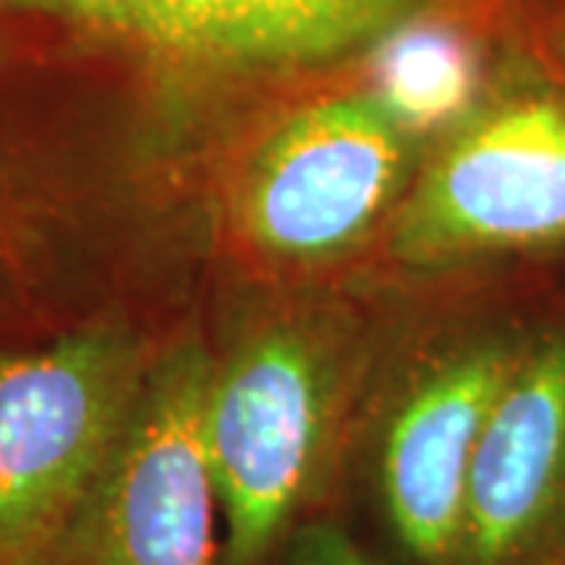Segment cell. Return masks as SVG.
I'll return each mask as SVG.
<instances>
[{
	"label": "cell",
	"instance_id": "1",
	"mask_svg": "<svg viewBox=\"0 0 565 565\" xmlns=\"http://www.w3.org/2000/svg\"><path fill=\"white\" fill-rule=\"evenodd\" d=\"M333 424L337 362L311 323H264L211 364L202 437L221 509V565H270L315 519Z\"/></svg>",
	"mask_w": 565,
	"mask_h": 565
},
{
	"label": "cell",
	"instance_id": "2",
	"mask_svg": "<svg viewBox=\"0 0 565 565\" xmlns=\"http://www.w3.org/2000/svg\"><path fill=\"white\" fill-rule=\"evenodd\" d=\"M145 364L120 323L0 352V565L44 563L102 471Z\"/></svg>",
	"mask_w": 565,
	"mask_h": 565
},
{
	"label": "cell",
	"instance_id": "3",
	"mask_svg": "<svg viewBox=\"0 0 565 565\" xmlns=\"http://www.w3.org/2000/svg\"><path fill=\"white\" fill-rule=\"evenodd\" d=\"M211 362L199 343L145 364L102 471L41 565H221V509L204 452Z\"/></svg>",
	"mask_w": 565,
	"mask_h": 565
},
{
	"label": "cell",
	"instance_id": "4",
	"mask_svg": "<svg viewBox=\"0 0 565 565\" xmlns=\"http://www.w3.org/2000/svg\"><path fill=\"white\" fill-rule=\"evenodd\" d=\"M565 243V88L519 85L468 114L393 217L390 252L449 264Z\"/></svg>",
	"mask_w": 565,
	"mask_h": 565
},
{
	"label": "cell",
	"instance_id": "5",
	"mask_svg": "<svg viewBox=\"0 0 565 565\" xmlns=\"http://www.w3.org/2000/svg\"><path fill=\"white\" fill-rule=\"evenodd\" d=\"M408 161L412 132L374 95L308 104L245 161L236 223L274 258L337 255L393 207Z\"/></svg>",
	"mask_w": 565,
	"mask_h": 565
},
{
	"label": "cell",
	"instance_id": "6",
	"mask_svg": "<svg viewBox=\"0 0 565 565\" xmlns=\"http://www.w3.org/2000/svg\"><path fill=\"white\" fill-rule=\"evenodd\" d=\"M452 565H565V337L519 349L465 484Z\"/></svg>",
	"mask_w": 565,
	"mask_h": 565
},
{
	"label": "cell",
	"instance_id": "7",
	"mask_svg": "<svg viewBox=\"0 0 565 565\" xmlns=\"http://www.w3.org/2000/svg\"><path fill=\"white\" fill-rule=\"evenodd\" d=\"M515 355L509 343L465 345L427 367L384 422L374 490L408 563L452 565L471 456Z\"/></svg>",
	"mask_w": 565,
	"mask_h": 565
},
{
	"label": "cell",
	"instance_id": "8",
	"mask_svg": "<svg viewBox=\"0 0 565 565\" xmlns=\"http://www.w3.org/2000/svg\"><path fill=\"white\" fill-rule=\"evenodd\" d=\"M102 25L173 57L280 66L390 32L415 0H17Z\"/></svg>",
	"mask_w": 565,
	"mask_h": 565
},
{
	"label": "cell",
	"instance_id": "9",
	"mask_svg": "<svg viewBox=\"0 0 565 565\" xmlns=\"http://www.w3.org/2000/svg\"><path fill=\"white\" fill-rule=\"evenodd\" d=\"M475 44L449 25H393L374 63V98L408 132L465 114L478 88Z\"/></svg>",
	"mask_w": 565,
	"mask_h": 565
},
{
	"label": "cell",
	"instance_id": "10",
	"mask_svg": "<svg viewBox=\"0 0 565 565\" xmlns=\"http://www.w3.org/2000/svg\"><path fill=\"white\" fill-rule=\"evenodd\" d=\"M270 565H386L333 519H305Z\"/></svg>",
	"mask_w": 565,
	"mask_h": 565
},
{
	"label": "cell",
	"instance_id": "11",
	"mask_svg": "<svg viewBox=\"0 0 565 565\" xmlns=\"http://www.w3.org/2000/svg\"><path fill=\"white\" fill-rule=\"evenodd\" d=\"M563 44H565V22H563Z\"/></svg>",
	"mask_w": 565,
	"mask_h": 565
}]
</instances>
